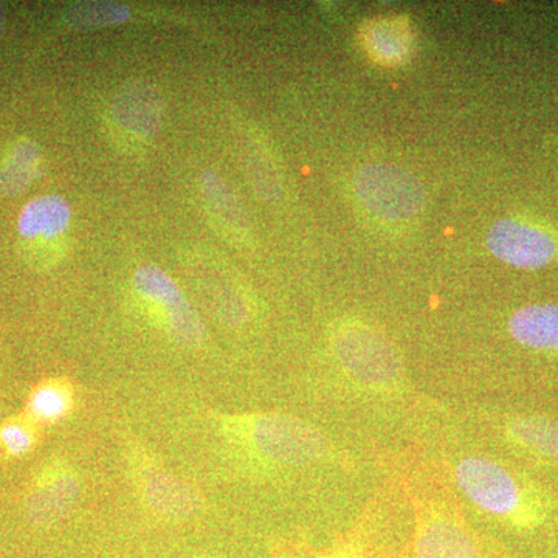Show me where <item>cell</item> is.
I'll return each instance as SVG.
<instances>
[{
	"instance_id": "obj_11",
	"label": "cell",
	"mask_w": 558,
	"mask_h": 558,
	"mask_svg": "<svg viewBox=\"0 0 558 558\" xmlns=\"http://www.w3.org/2000/svg\"><path fill=\"white\" fill-rule=\"evenodd\" d=\"M379 529L380 506L374 501L329 545L306 550L299 558H379Z\"/></svg>"
},
{
	"instance_id": "obj_5",
	"label": "cell",
	"mask_w": 558,
	"mask_h": 558,
	"mask_svg": "<svg viewBox=\"0 0 558 558\" xmlns=\"http://www.w3.org/2000/svg\"><path fill=\"white\" fill-rule=\"evenodd\" d=\"M132 286L172 343L191 351L205 343L207 329L199 312L167 271L156 266L140 267Z\"/></svg>"
},
{
	"instance_id": "obj_19",
	"label": "cell",
	"mask_w": 558,
	"mask_h": 558,
	"mask_svg": "<svg viewBox=\"0 0 558 558\" xmlns=\"http://www.w3.org/2000/svg\"><path fill=\"white\" fill-rule=\"evenodd\" d=\"M75 405V391L68 380L50 379L33 391L28 411L35 422L53 424L68 416Z\"/></svg>"
},
{
	"instance_id": "obj_3",
	"label": "cell",
	"mask_w": 558,
	"mask_h": 558,
	"mask_svg": "<svg viewBox=\"0 0 558 558\" xmlns=\"http://www.w3.org/2000/svg\"><path fill=\"white\" fill-rule=\"evenodd\" d=\"M454 486L473 508L510 526L529 527L542 520L545 506L501 462L470 454L451 468Z\"/></svg>"
},
{
	"instance_id": "obj_17",
	"label": "cell",
	"mask_w": 558,
	"mask_h": 558,
	"mask_svg": "<svg viewBox=\"0 0 558 558\" xmlns=\"http://www.w3.org/2000/svg\"><path fill=\"white\" fill-rule=\"evenodd\" d=\"M201 190L209 211L219 220L223 229L236 233L238 236L247 233L250 229L247 211L242 207L240 197L218 172L213 170L202 172Z\"/></svg>"
},
{
	"instance_id": "obj_7",
	"label": "cell",
	"mask_w": 558,
	"mask_h": 558,
	"mask_svg": "<svg viewBox=\"0 0 558 558\" xmlns=\"http://www.w3.org/2000/svg\"><path fill=\"white\" fill-rule=\"evenodd\" d=\"M132 470L140 497L161 520L179 523L193 519L201 512L202 499L196 488L170 470L161 468L149 457L135 454Z\"/></svg>"
},
{
	"instance_id": "obj_21",
	"label": "cell",
	"mask_w": 558,
	"mask_h": 558,
	"mask_svg": "<svg viewBox=\"0 0 558 558\" xmlns=\"http://www.w3.org/2000/svg\"><path fill=\"white\" fill-rule=\"evenodd\" d=\"M3 33H5V10L0 5V38H2Z\"/></svg>"
},
{
	"instance_id": "obj_9",
	"label": "cell",
	"mask_w": 558,
	"mask_h": 558,
	"mask_svg": "<svg viewBox=\"0 0 558 558\" xmlns=\"http://www.w3.org/2000/svg\"><path fill=\"white\" fill-rule=\"evenodd\" d=\"M486 242L495 258L520 269L548 266L557 253L556 242L549 234L512 219L495 223L488 230Z\"/></svg>"
},
{
	"instance_id": "obj_16",
	"label": "cell",
	"mask_w": 558,
	"mask_h": 558,
	"mask_svg": "<svg viewBox=\"0 0 558 558\" xmlns=\"http://www.w3.org/2000/svg\"><path fill=\"white\" fill-rule=\"evenodd\" d=\"M505 433L513 446L558 464L557 421L539 416L513 417L506 424Z\"/></svg>"
},
{
	"instance_id": "obj_4",
	"label": "cell",
	"mask_w": 558,
	"mask_h": 558,
	"mask_svg": "<svg viewBox=\"0 0 558 558\" xmlns=\"http://www.w3.org/2000/svg\"><path fill=\"white\" fill-rule=\"evenodd\" d=\"M413 532L398 550L379 558H494L457 506L411 490Z\"/></svg>"
},
{
	"instance_id": "obj_18",
	"label": "cell",
	"mask_w": 558,
	"mask_h": 558,
	"mask_svg": "<svg viewBox=\"0 0 558 558\" xmlns=\"http://www.w3.org/2000/svg\"><path fill=\"white\" fill-rule=\"evenodd\" d=\"M131 9L124 3L108 0H83L73 2L64 10L65 24L75 31L112 27L131 20Z\"/></svg>"
},
{
	"instance_id": "obj_15",
	"label": "cell",
	"mask_w": 558,
	"mask_h": 558,
	"mask_svg": "<svg viewBox=\"0 0 558 558\" xmlns=\"http://www.w3.org/2000/svg\"><path fill=\"white\" fill-rule=\"evenodd\" d=\"M40 165L43 150L35 140H14L0 159V194L16 197L31 189L39 178Z\"/></svg>"
},
{
	"instance_id": "obj_2",
	"label": "cell",
	"mask_w": 558,
	"mask_h": 558,
	"mask_svg": "<svg viewBox=\"0 0 558 558\" xmlns=\"http://www.w3.org/2000/svg\"><path fill=\"white\" fill-rule=\"evenodd\" d=\"M329 349L349 387L374 398H392L409 389L405 366L391 340L359 318L332 326Z\"/></svg>"
},
{
	"instance_id": "obj_22",
	"label": "cell",
	"mask_w": 558,
	"mask_h": 558,
	"mask_svg": "<svg viewBox=\"0 0 558 558\" xmlns=\"http://www.w3.org/2000/svg\"><path fill=\"white\" fill-rule=\"evenodd\" d=\"M194 558H219V557H213V556H199V557H194Z\"/></svg>"
},
{
	"instance_id": "obj_12",
	"label": "cell",
	"mask_w": 558,
	"mask_h": 558,
	"mask_svg": "<svg viewBox=\"0 0 558 558\" xmlns=\"http://www.w3.org/2000/svg\"><path fill=\"white\" fill-rule=\"evenodd\" d=\"M72 222V207L58 194L35 197L22 208L17 233L25 241L60 240Z\"/></svg>"
},
{
	"instance_id": "obj_20",
	"label": "cell",
	"mask_w": 558,
	"mask_h": 558,
	"mask_svg": "<svg viewBox=\"0 0 558 558\" xmlns=\"http://www.w3.org/2000/svg\"><path fill=\"white\" fill-rule=\"evenodd\" d=\"M36 442L35 427L25 418H11L0 428V446L10 457H24Z\"/></svg>"
},
{
	"instance_id": "obj_1",
	"label": "cell",
	"mask_w": 558,
	"mask_h": 558,
	"mask_svg": "<svg viewBox=\"0 0 558 558\" xmlns=\"http://www.w3.org/2000/svg\"><path fill=\"white\" fill-rule=\"evenodd\" d=\"M213 422L231 449L271 469H301L330 454L325 433L304 418L278 411L215 413Z\"/></svg>"
},
{
	"instance_id": "obj_14",
	"label": "cell",
	"mask_w": 558,
	"mask_h": 558,
	"mask_svg": "<svg viewBox=\"0 0 558 558\" xmlns=\"http://www.w3.org/2000/svg\"><path fill=\"white\" fill-rule=\"evenodd\" d=\"M517 343L538 351L558 352V304H532L517 311L508 323Z\"/></svg>"
},
{
	"instance_id": "obj_10",
	"label": "cell",
	"mask_w": 558,
	"mask_h": 558,
	"mask_svg": "<svg viewBox=\"0 0 558 558\" xmlns=\"http://www.w3.org/2000/svg\"><path fill=\"white\" fill-rule=\"evenodd\" d=\"M110 116L121 130L137 138L148 140L160 131L165 100L149 81L135 80L121 84L110 101Z\"/></svg>"
},
{
	"instance_id": "obj_8",
	"label": "cell",
	"mask_w": 558,
	"mask_h": 558,
	"mask_svg": "<svg viewBox=\"0 0 558 558\" xmlns=\"http://www.w3.org/2000/svg\"><path fill=\"white\" fill-rule=\"evenodd\" d=\"M81 494V481L75 470L64 462L44 470L25 499L27 520L38 527L60 523L75 509Z\"/></svg>"
},
{
	"instance_id": "obj_13",
	"label": "cell",
	"mask_w": 558,
	"mask_h": 558,
	"mask_svg": "<svg viewBox=\"0 0 558 558\" xmlns=\"http://www.w3.org/2000/svg\"><path fill=\"white\" fill-rule=\"evenodd\" d=\"M362 44L369 57L379 64H402L413 50L410 22L402 17L371 21L362 28Z\"/></svg>"
},
{
	"instance_id": "obj_6",
	"label": "cell",
	"mask_w": 558,
	"mask_h": 558,
	"mask_svg": "<svg viewBox=\"0 0 558 558\" xmlns=\"http://www.w3.org/2000/svg\"><path fill=\"white\" fill-rule=\"evenodd\" d=\"M354 190L369 215L391 223L416 218L427 202L421 180L395 165L369 163L360 168Z\"/></svg>"
}]
</instances>
